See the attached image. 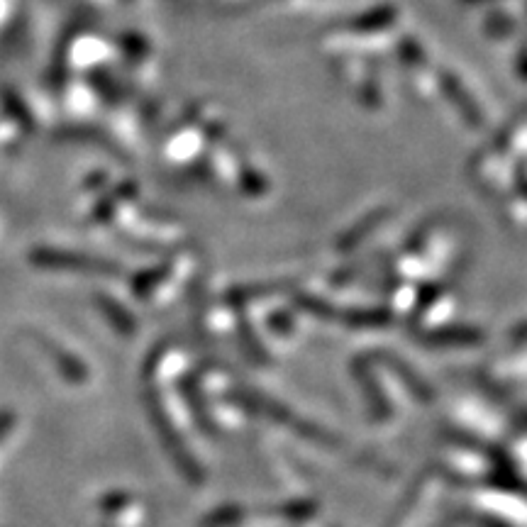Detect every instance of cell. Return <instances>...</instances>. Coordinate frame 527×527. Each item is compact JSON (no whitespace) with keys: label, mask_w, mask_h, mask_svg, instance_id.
Here are the masks:
<instances>
[{"label":"cell","mask_w":527,"mask_h":527,"mask_svg":"<svg viewBox=\"0 0 527 527\" xmlns=\"http://www.w3.org/2000/svg\"><path fill=\"white\" fill-rule=\"evenodd\" d=\"M13 423H15V415L13 413H0V440H3V437L8 435Z\"/></svg>","instance_id":"1"}]
</instances>
